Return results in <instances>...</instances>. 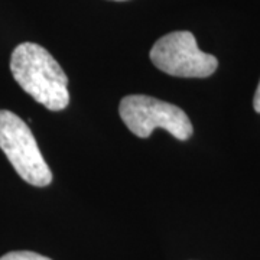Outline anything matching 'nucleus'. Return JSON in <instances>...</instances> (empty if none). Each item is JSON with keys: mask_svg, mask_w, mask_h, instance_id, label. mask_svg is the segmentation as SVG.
Segmentation results:
<instances>
[{"mask_svg": "<svg viewBox=\"0 0 260 260\" xmlns=\"http://www.w3.org/2000/svg\"><path fill=\"white\" fill-rule=\"evenodd\" d=\"M149 55L158 70L181 78H207L218 67L217 58L203 52L188 30L171 32L158 39Z\"/></svg>", "mask_w": 260, "mask_h": 260, "instance_id": "4", "label": "nucleus"}, {"mask_svg": "<svg viewBox=\"0 0 260 260\" xmlns=\"http://www.w3.org/2000/svg\"><path fill=\"white\" fill-rule=\"evenodd\" d=\"M253 109L254 112L260 113V81L257 88H256V93H254V97H253Z\"/></svg>", "mask_w": 260, "mask_h": 260, "instance_id": "6", "label": "nucleus"}, {"mask_svg": "<svg viewBox=\"0 0 260 260\" xmlns=\"http://www.w3.org/2000/svg\"><path fill=\"white\" fill-rule=\"evenodd\" d=\"M10 71L16 83L48 110H64L70 103L68 77L47 49L34 42L15 48Z\"/></svg>", "mask_w": 260, "mask_h": 260, "instance_id": "1", "label": "nucleus"}, {"mask_svg": "<svg viewBox=\"0 0 260 260\" xmlns=\"http://www.w3.org/2000/svg\"><path fill=\"white\" fill-rule=\"evenodd\" d=\"M119 113L126 127L138 138L146 139L155 129H165L174 138L188 140L192 133V123L188 114L178 106L143 94L123 97Z\"/></svg>", "mask_w": 260, "mask_h": 260, "instance_id": "2", "label": "nucleus"}, {"mask_svg": "<svg viewBox=\"0 0 260 260\" xmlns=\"http://www.w3.org/2000/svg\"><path fill=\"white\" fill-rule=\"evenodd\" d=\"M0 149L19 177L34 186L52 182V172L38 148L29 126L18 114L0 110Z\"/></svg>", "mask_w": 260, "mask_h": 260, "instance_id": "3", "label": "nucleus"}, {"mask_svg": "<svg viewBox=\"0 0 260 260\" xmlns=\"http://www.w3.org/2000/svg\"><path fill=\"white\" fill-rule=\"evenodd\" d=\"M0 260H52L49 257H45L42 254H38V253H34V251H10V253H6L5 256H2Z\"/></svg>", "mask_w": 260, "mask_h": 260, "instance_id": "5", "label": "nucleus"}]
</instances>
